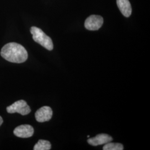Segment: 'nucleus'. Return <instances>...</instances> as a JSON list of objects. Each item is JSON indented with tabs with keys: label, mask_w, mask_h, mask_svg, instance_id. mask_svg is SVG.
Listing matches in <instances>:
<instances>
[{
	"label": "nucleus",
	"mask_w": 150,
	"mask_h": 150,
	"mask_svg": "<svg viewBox=\"0 0 150 150\" xmlns=\"http://www.w3.org/2000/svg\"><path fill=\"white\" fill-rule=\"evenodd\" d=\"M1 55L6 60L17 64L23 63L28 58L26 50L21 45L16 42L5 45L1 49Z\"/></svg>",
	"instance_id": "obj_1"
},
{
	"label": "nucleus",
	"mask_w": 150,
	"mask_h": 150,
	"mask_svg": "<svg viewBox=\"0 0 150 150\" xmlns=\"http://www.w3.org/2000/svg\"><path fill=\"white\" fill-rule=\"evenodd\" d=\"M30 31L32 35V38L36 42L39 43L49 51L53 50L54 44L51 38L46 35L41 29L33 26L31 28Z\"/></svg>",
	"instance_id": "obj_2"
},
{
	"label": "nucleus",
	"mask_w": 150,
	"mask_h": 150,
	"mask_svg": "<svg viewBox=\"0 0 150 150\" xmlns=\"http://www.w3.org/2000/svg\"><path fill=\"white\" fill-rule=\"evenodd\" d=\"M7 112L9 113H18L23 116L27 115L31 112V108L25 100H21L14 102L6 108Z\"/></svg>",
	"instance_id": "obj_3"
},
{
	"label": "nucleus",
	"mask_w": 150,
	"mask_h": 150,
	"mask_svg": "<svg viewBox=\"0 0 150 150\" xmlns=\"http://www.w3.org/2000/svg\"><path fill=\"white\" fill-rule=\"evenodd\" d=\"M103 19L102 16L99 15H91L85 21V27L90 31H96L100 29L103 25Z\"/></svg>",
	"instance_id": "obj_4"
},
{
	"label": "nucleus",
	"mask_w": 150,
	"mask_h": 150,
	"mask_svg": "<svg viewBox=\"0 0 150 150\" xmlns=\"http://www.w3.org/2000/svg\"><path fill=\"white\" fill-rule=\"evenodd\" d=\"M53 112L49 106H43L39 108L35 113V118L39 122H44L51 120Z\"/></svg>",
	"instance_id": "obj_5"
},
{
	"label": "nucleus",
	"mask_w": 150,
	"mask_h": 150,
	"mask_svg": "<svg viewBox=\"0 0 150 150\" xmlns=\"http://www.w3.org/2000/svg\"><path fill=\"white\" fill-rule=\"evenodd\" d=\"M34 129L31 125H22L16 127L13 130V134L20 138H29L32 136Z\"/></svg>",
	"instance_id": "obj_6"
},
{
	"label": "nucleus",
	"mask_w": 150,
	"mask_h": 150,
	"mask_svg": "<svg viewBox=\"0 0 150 150\" xmlns=\"http://www.w3.org/2000/svg\"><path fill=\"white\" fill-rule=\"evenodd\" d=\"M112 137L108 134H97L95 137L90 138L87 140V142L90 145L96 146L98 145L106 144L112 141Z\"/></svg>",
	"instance_id": "obj_7"
},
{
	"label": "nucleus",
	"mask_w": 150,
	"mask_h": 150,
	"mask_svg": "<svg viewBox=\"0 0 150 150\" xmlns=\"http://www.w3.org/2000/svg\"><path fill=\"white\" fill-rule=\"evenodd\" d=\"M118 8L123 16L129 17L132 13V7L129 0H116Z\"/></svg>",
	"instance_id": "obj_8"
},
{
	"label": "nucleus",
	"mask_w": 150,
	"mask_h": 150,
	"mask_svg": "<svg viewBox=\"0 0 150 150\" xmlns=\"http://www.w3.org/2000/svg\"><path fill=\"white\" fill-rule=\"evenodd\" d=\"M51 148V143L47 140L40 139L35 145L34 150H49Z\"/></svg>",
	"instance_id": "obj_9"
},
{
	"label": "nucleus",
	"mask_w": 150,
	"mask_h": 150,
	"mask_svg": "<svg viewBox=\"0 0 150 150\" xmlns=\"http://www.w3.org/2000/svg\"><path fill=\"white\" fill-rule=\"evenodd\" d=\"M103 150H122L123 145L119 143H112L111 142L105 144L103 147Z\"/></svg>",
	"instance_id": "obj_10"
},
{
	"label": "nucleus",
	"mask_w": 150,
	"mask_h": 150,
	"mask_svg": "<svg viewBox=\"0 0 150 150\" xmlns=\"http://www.w3.org/2000/svg\"><path fill=\"white\" fill-rule=\"evenodd\" d=\"M3 123V119L1 116H0V126Z\"/></svg>",
	"instance_id": "obj_11"
},
{
	"label": "nucleus",
	"mask_w": 150,
	"mask_h": 150,
	"mask_svg": "<svg viewBox=\"0 0 150 150\" xmlns=\"http://www.w3.org/2000/svg\"><path fill=\"white\" fill-rule=\"evenodd\" d=\"M87 137H88V138H89V137H90V136H89V135H88V136H87Z\"/></svg>",
	"instance_id": "obj_12"
}]
</instances>
